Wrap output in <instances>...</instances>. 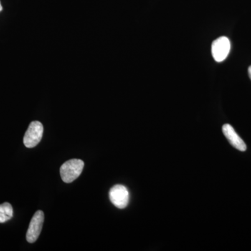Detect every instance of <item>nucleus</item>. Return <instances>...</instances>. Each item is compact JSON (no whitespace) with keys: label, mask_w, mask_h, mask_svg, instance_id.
I'll return each instance as SVG.
<instances>
[{"label":"nucleus","mask_w":251,"mask_h":251,"mask_svg":"<svg viewBox=\"0 0 251 251\" xmlns=\"http://www.w3.org/2000/svg\"><path fill=\"white\" fill-rule=\"evenodd\" d=\"M222 129L225 136L234 148L241 151H245L247 150V145L244 140L239 136L232 126L226 124L223 126Z\"/></svg>","instance_id":"nucleus-6"},{"label":"nucleus","mask_w":251,"mask_h":251,"mask_svg":"<svg viewBox=\"0 0 251 251\" xmlns=\"http://www.w3.org/2000/svg\"><path fill=\"white\" fill-rule=\"evenodd\" d=\"M14 211L11 204L9 202H4L0 204V224L9 221L13 217Z\"/></svg>","instance_id":"nucleus-7"},{"label":"nucleus","mask_w":251,"mask_h":251,"mask_svg":"<svg viewBox=\"0 0 251 251\" xmlns=\"http://www.w3.org/2000/svg\"><path fill=\"white\" fill-rule=\"evenodd\" d=\"M109 198L112 204L116 207L125 209L129 202V193L125 186L117 184L110 190Z\"/></svg>","instance_id":"nucleus-4"},{"label":"nucleus","mask_w":251,"mask_h":251,"mask_svg":"<svg viewBox=\"0 0 251 251\" xmlns=\"http://www.w3.org/2000/svg\"><path fill=\"white\" fill-rule=\"evenodd\" d=\"M3 8L2 6H1V2H0V12L2 11Z\"/></svg>","instance_id":"nucleus-9"},{"label":"nucleus","mask_w":251,"mask_h":251,"mask_svg":"<svg viewBox=\"0 0 251 251\" xmlns=\"http://www.w3.org/2000/svg\"><path fill=\"white\" fill-rule=\"evenodd\" d=\"M85 163L80 159H70L60 168L61 177L65 183H72L80 176L83 171Z\"/></svg>","instance_id":"nucleus-1"},{"label":"nucleus","mask_w":251,"mask_h":251,"mask_svg":"<svg viewBox=\"0 0 251 251\" xmlns=\"http://www.w3.org/2000/svg\"><path fill=\"white\" fill-rule=\"evenodd\" d=\"M44 126L40 122H31L23 138L25 146L27 148H33L38 145L42 139Z\"/></svg>","instance_id":"nucleus-2"},{"label":"nucleus","mask_w":251,"mask_h":251,"mask_svg":"<svg viewBox=\"0 0 251 251\" xmlns=\"http://www.w3.org/2000/svg\"><path fill=\"white\" fill-rule=\"evenodd\" d=\"M249 77H250V78L251 80V67H249Z\"/></svg>","instance_id":"nucleus-8"},{"label":"nucleus","mask_w":251,"mask_h":251,"mask_svg":"<svg viewBox=\"0 0 251 251\" xmlns=\"http://www.w3.org/2000/svg\"><path fill=\"white\" fill-rule=\"evenodd\" d=\"M44 222V214L42 211H36L29 224L26 234V239L29 243H34L40 235Z\"/></svg>","instance_id":"nucleus-5"},{"label":"nucleus","mask_w":251,"mask_h":251,"mask_svg":"<svg viewBox=\"0 0 251 251\" xmlns=\"http://www.w3.org/2000/svg\"><path fill=\"white\" fill-rule=\"evenodd\" d=\"M230 41L226 36H221L211 44V54L216 62H224L230 51Z\"/></svg>","instance_id":"nucleus-3"}]
</instances>
